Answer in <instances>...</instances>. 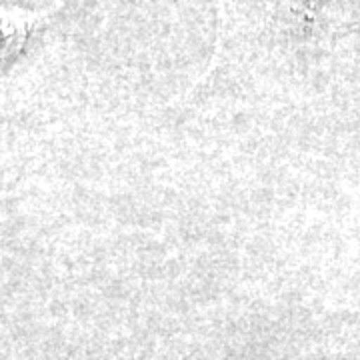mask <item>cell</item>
<instances>
[{
    "instance_id": "cell-1",
    "label": "cell",
    "mask_w": 360,
    "mask_h": 360,
    "mask_svg": "<svg viewBox=\"0 0 360 360\" xmlns=\"http://www.w3.org/2000/svg\"><path fill=\"white\" fill-rule=\"evenodd\" d=\"M28 18L0 8V60L16 51L26 39Z\"/></svg>"
},
{
    "instance_id": "cell-2",
    "label": "cell",
    "mask_w": 360,
    "mask_h": 360,
    "mask_svg": "<svg viewBox=\"0 0 360 360\" xmlns=\"http://www.w3.org/2000/svg\"><path fill=\"white\" fill-rule=\"evenodd\" d=\"M307 2H309L310 6H312V4H316V0H307Z\"/></svg>"
}]
</instances>
